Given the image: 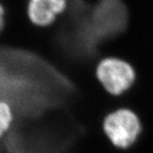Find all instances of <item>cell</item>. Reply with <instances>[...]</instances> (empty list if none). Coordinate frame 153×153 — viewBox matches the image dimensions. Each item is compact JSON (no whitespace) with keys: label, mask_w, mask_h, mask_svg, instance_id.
<instances>
[{"label":"cell","mask_w":153,"mask_h":153,"mask_svg":"<svg viewBox=\"0 0 153 153\" xmlns=\"http://www.w3.org/2000/svg\"><path fill=\"white\" fill-rule=\"evenodd\" d=\"M95 76L106 93L119 98L134 87L137 73L128 61L116 56H107L97 63Z\"/></svg>","instance_id":"3"},{"label":"cell","mask_w":153,"mask_h":153,"mask_svg":"<svg viewBox=\"0 0 153 153\" xmlns=\"http://www.w3.org/2000/svg\"><path fill=\"white\" fill-rule=\"evenodd\" d=\"M128 11L121 0H100L89 12V22L99 43L111 40L123 33L128 26Z\"/></svg>","instance_id":"1"},{"label":"cell","mask_w":153,"mask_h":153,"mask_svg":"<svg viewBox=\"0 0 153 153\" xmlns=\"http://www.w3.org/2000/svg\"><path fill=\"white\" fill-rule=\"evenodd\" d=\"M6 25V12L4 6L0 2V34L4 32Z\"/></svg>","instance_id":"6"},{"label":"cell","mask_w":153,"mask_h":153,"mask_svg":"<svg viewBox=\"0 0 153 153\" xmlns=\"http://www.w3.org/2000/svg\"><path fill=\"white\" fill-rule=\"evenodd\" d=\"M102 128L115 148L125 151L134 146L142 133V123L134 111L120 107L105 117Z\"/></svg>","instance_id":"2"},{"label":"cell","mask_w":153,"mask_h":153,"mask_svg":"<svg viewBox=\"0 0 153 153\" xmlns=\"http://www.w3.org/2000/svg\"><path fill=\"white\" fill-rule=\"evenodd\" d=\"M32 2H37V3H48L49 0H28Z\"/></svg>","instance_id":"7"},{"label":"cell","mask_w":153,"mask_h":153,"mask_svg":"<svg viewBox=\"0 0 153 153\" xmlns=\"http://www.w3.org/2000/svg\"><path fill=\"white\" fill-rule=\"evenodd\" d=\"M16 120L14 109L8 101L0 99V140L10 131Z\"/></svg>","instance_id":"5"},{"label":"cell","mask_w":153,"mask_h":153,"mask_svg":"<svg viewBox=\"0 0 153 153\" xmlns=\"http://www.w3.org/2000/svg\"><path fill=\"white\" fill-rule=\"evenodd\" d=\"M49 2L37 3L28 1L27 16L33 26L38 28H47L56 22L57 16L52 10Z\"/></svg>","instance_id":"4"}]
</instances>
